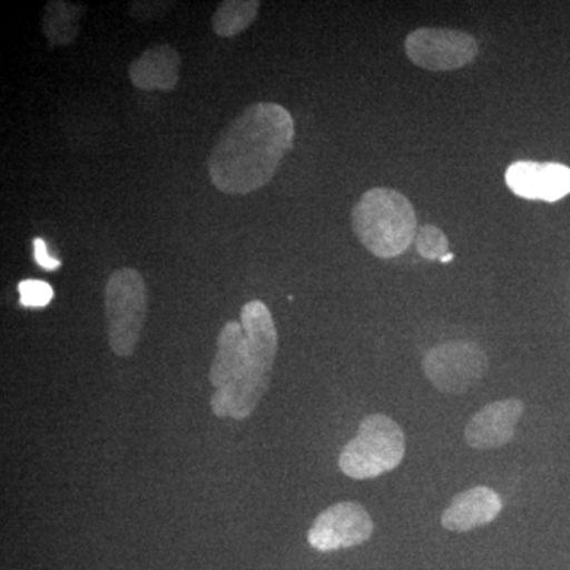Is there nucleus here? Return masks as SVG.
Masks as SVG:
<instances>
[{
    "label": "nucleus",
    "mask_w": 570,
    "mask_h": 570,
    "mask_svg": "<svg viewBox=\"0 0 570 570\" xmlns=\"http://www.w3.org/2000/svg\"><path fill=\"white\" fill-rule=\"evenodd\" d=\"M374 523L358 502L343 501L330 505L314 520L307 542L317 551H336L362 546L373 535Z\"/></svg>",
    "instance_id": "obj_8"
},
{
    "label": "nucleus",
    "mask_w": 570,
    "mask_h": 570,
    "mask_svg": "<svg viewBox=\"0 0 570 570\" xmlns=\"http://www.w3.org/2000/svg\"><path fill=\"white\" fill-rule=\"evenodd\" d=\"M261 11L258 0H224L214 11L213 31L223 39H232L250 28Z\"/></svg>",
    "instance_id": "obj_14"
},
{
    "label": "nucleus",
    "mask_w": 570,
    "mask_h": 570,
    "mask_svg": "<svg viewBox=\"0 0 570 570\" xmlns=\"http://www.w3.org/2000/svg\"><path fill=\"white\" fill-rule=\"evenodd\" d=\"M415 247L419 254L426 261H442V257L450 254L448 236L436 225H422L415 236Z\"/></svg>",
    "instance_id": "obj_15"
},
{
    "label": "nucleus",
    "mask_w": 570,
    "mask_h": 570,
    "mask_svg": "<svg viewBox=\"0 0 570 570\" xmlns=\"http://www.w3.org/2000/svg\"><path fill=\"white\" fill-rule=\"evenodd\" d=\"M352 230L379 258L406 253L417 236V216L407 197L389 187H374L352 209Z\"/></svg>",
    "instance_id": "obj_3"
},
{
    "label": "nucleus",
    "mask_w": 570,
    "mask_h": 570,
    "mask_svg": "<svg viewBox=\"0 0 570 570\" xmlns=\"http://www.w3.org/2000/svg\"><path fill=\"white\" fill-rule=\"evenodd\" d=\"M276 352L277 330L268 306L261 299L246 303L242 322H227L217 336L209 367L216 417L246 420L253 415L268 390Z\"/></svg>",
    "instance_id": "obj_1"
},
{
    "label": "nucleus",
    "mask_w": 570,
    "mask_h": 570,
    "mask_svg": "<svg viewBox=\"0 0 570 570\" xmlns=\"http://www.w3.org/2000/svg\"><path fill=\"white\" fill-rule=\"evenodd\" d=\"M181 73V56L170 45H154L129 67V80L141 91H174Z\"/></svg>",
    "instance_id": "obj_12"
},
{
    "label": "nucleus",
    "mask_w": 570,
    "mask_h": 570,
    "mask_svg": "<svg viewBox=\"0 0 570 570\" xmlns=\"http://www.w3.org/2000/svg\"><path fill=\"white\" fill-rule=\"evenodd\" d=\"M86 7L81 3L51 0L41 17V31L51 47H69L77 40L85 17Z\"/></svg>",
    "instance_id": "obj_13"
},
{
    "label": "nucleus",
    "mask_w": 570,
    "mask_h": 570,
    "mask_svg": "<svg viewBox=\"0 0 570 570\" xmlns=\"http://www.w3.org/2000/svg\"><path fill=\"white\" fill-rule=\"evenodd\" d=\"M524 406L517 397L494 401L469 420L464 439L469 448L478 450L499 449L515 438L517 425Z\"/></svg>",
    "instance_id": "obj_10"
},
{
    "label": "nucleus",
    "mask_w": 570,
    "mask_h": 570,
    "mask_svg": "<svg viewBox=\"0 0 570 570\" xmlns=\"http://www.w3.org/2000/svg\"><path fill=\"white\" fill-rule=\"evenodd\" d=\"M20 302L26 307H45L50 305L55 291L48 283L39 279H26L18 284Z\"/></svg>",
    "instance_id": "obj_16"
},
{
    "label": "nucleus",
    "mask_w": 570,
    "mask_h": 570,
    "mask_svg": "<svg viewBox=\"0 0 570 570\" xmlns=\"http://www.w3.org/2000/svg\"><path fill=\"white\" fill-rule=\"evenodd\" d=\"M409 61L431 71L463 69L474 62L479 43L471 33L452 29H415L404 40Z\"/></svg>",
    "instance_id": "obj_7"
},
{
    "label": "nucleus",
    "mask_w": 570,
    "mask_h": 570,
    "mask_svg": "<svg viewBox=\"0 0 570 570\" xmlns=\"http://www.w3.org/2000/svg\"><path fill=\"white\" fill-rule=\"evenodd\" d=\"M505 184L521 198L553 204L570 194V168L554 163L519 160L505 171Z\"/></svg>",
    "instance_id": "obj_9"
},
{
    "label": "nucleus",
    "mask_w": 570,
    "mask_h": 570,
    "mask_svg": "<svg viewBox=\"0 0 570 570\" xmlns=\"http://www.w3.org/2000/svg\"><path fill=\"white\" fill-rule=\"evenodd\" d=\"M502 499L489 487H474L456 494L444 510L441 524L445 530L468 532L491 523L502 510Z\"/></svg>",
    "instance_id": "obj_11"
},
{
    "label": "nucleus",
    "mask_w": 570,
    "mask_h": 570,
    "mask_svg": "<svg viewBox=\"0 0 570 570\" xmlns=\"http://www.w3.org/2000/svg\"><path fill=\"white\" fill-rule=\"evenodd\" d=\"M33 258H36L37 265L47 269V272H56V269L61 268V261L48 253L47 243L43 238L33 239Z\"/></svg>",
    "instance_id": "obj_18"
},
{
    "label": "nucleus",
    "mask_w": 570,
    "mask_h": 570,
    "mask_svg": "<svg viewBox=\"0 0 570 570\" xmlns=\"http://www.w3.org/2000/svg\"><path fill=\"white\" fill-rule=\"evenodd\" d=\"M453 261V254L450 253L448 255H445V257H442V264H449V262H452Z\"/></svg>",
    "instance_id": "obj_19"
},
{
    "label": "nucleus",
    "mask_w": 570,
    "mask_h": 570,
    "mask_svg": "<svg viewBox=\"0 0 570 570\" xmlns=\"http://www.w3.org/2000/svg\"><path fill=\"white\" fill-rule=\"evenodd\" d=\"M295 122L277 104L249 105L220 135L209 154V179L227 195H247L275 178L294 145Z\"/></svg>",
    "instance_id": "obj_2"
},
{
    "label": "nucleus",
    "mask_w": 570,
    "mask_h": 570,
    "mask_svg": "<svg viewBox=\"0 0 570 570\" xmlns=\"http://www.w3.org/2000/svg\"><path fill=\"white\" fill-rule=\"evenodd\" d=\"M406 453V439L395 420L384 414L367 415L358 433L340 455V469L355 480L376 479L400 466Z\"/></svg>",
    "instance_id": "obj_4"
},
{
    "label": "nucleus",
    "mask_w": 570,
    "mask_h": 570,
    "mask_svg": "<svg viewBox=\"0 0 570 570\" xmlns=\"http://www.w3.org/2000/svg\"><path fill=\"white\" fill-rule=\"evenodd\" d=\"M422 366L428 381L439 392L461 395L483 377L489 367V358L479 344L450 341L430 348Z\"/></svg>",
    "instance_id": "obj_6"
},
{
    "label": "nucleus",
    "mask_w": 570,
    "mask_h": 570,
    "mask_svg": "<svg viewBox=\"0 0 570 570\" xmlns=\"http://www.w3.org/2000/svg\"><path fill=\"white\" fill-rule=\"evenodd\" d=\"M148 311L145 279L137 269L119 268L105 285L108 344L118 356H130L140 341Z\"/></svg>",
    "instance_id": "obj_5"
},
{
    "label": "nucleus",
    "mask_w": 570,
    "mask_h": 570,
    "mask_svg": "<svg viewBox=\"0 0 570 570\" xmlns=\"http://www.w3.org/2000/svg\"><path fill=\"white\" fill-rule=\"evenodd\" d=\"M174 3L163 2V0H135L129 3V14L137 21H151L164 17Z\"/></svg>",
    "instance_id": "obj_17"
}]
</instances>
